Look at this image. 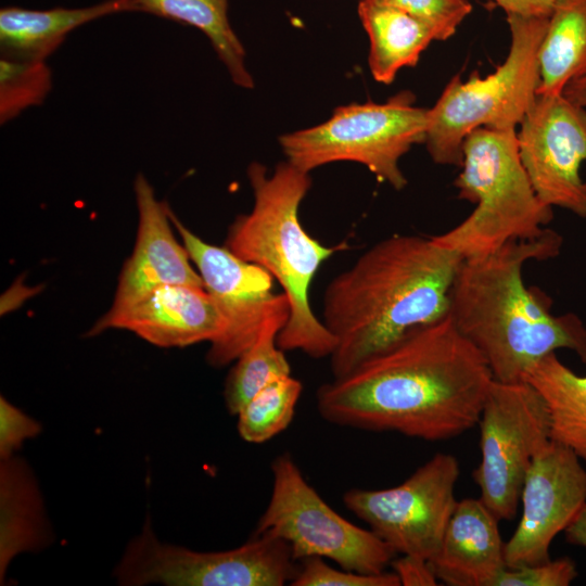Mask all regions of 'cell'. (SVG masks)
Returning <instances> with one entry per match:
<instances>
[{
  "mask_svg": "<svg viewBox=\"0 0 586 586\" xmlns=\"http://www.w3.org/2000/svg\"><path fill=\"white\" fill-rule=\"evenodd\" d=\"M493 381L485 358L448 313L319 386L317 410L341 426L443 441L477 425Z\"/></svg>",
  "mask_w": 586,
  "mask_h": 586,
  "instance_id": "6da1fadb",
  "label": "cell"
},
{
  "mask_svg": "<svg viewBox=\"0 0 586 586\" xmlns=\"http://www.w3.org/2000/svg\"><path fill=\"white\" fill-rule=\"evenodd\" d=\"M462 260L432 237L394 234L335 276L323 294L321 319L336 342L330 356L333 378L446 316Z\"/></svg>",
  "mask_w": 586,
  "mask_h": 586,
  "instance_id": "7a4b0ae2",
  "label": "cell"
},
{
  "mask_svg": "<svg viewBox=\"0 0 586 586\" xmlns=\"http://www.w3.org/2000/svg\"><path fill=\"white\" fill-rule=\"evenodd\" d=\"M562 244V237L547 228L537 238L512 240L461 262L449 314L481 352L496 381H523L533 365L561 348L574 352L586 364L582 319L573 313L553 315L550 297L523 279L526 263L555 258Z\"/></svg>",
  "mask_w": 586,
  "mask_h": 586,
  "instance_id": "3957f363",
  "label": "cell"
},
{
  "mask_svg": "<svg viewBox=\"0 0 586 586\" xmlns=\"http://www.w3.org/2000/svg\"><path fill=\"white\" fill-rule=\"evenodd\" d=\"M247 178L253 208L235 217L224 246L267 270L286 295L290 317L278 335L279 347L313 358L330 357L336 342L315 315L309 291L321 264L346 244L326 246L304 229L298 209L311 186L309 173L286 161L269 174L263 164L253 162Z\"/></svg>",
  "mask_w": 586,
  "mask_h": 586,
  "instance_id": "277c9868",
  "label": "cell"
},
{
  "mask_svg": "<svg viewBox=\"0 0 586 586\" xmlns=\"http://www.w3.org/2000/svg\"><path fill=\"white\" fill-rule=\"evenodd\" d=\"M460 167L454 181L458 198L475 207L457 226L433 235L435 243L469 258L546 231L552 207L539 200L530 181L515 129L472 130L462 143Z\"/></svg>",
  "mask_w": 586,
  "mask_h": 586,
  "instance_id": "5b68a950",
  "label": "cell"
},
{
  "mask_svg": "<svg viewBox=\"0 0 586 586\" xmlns=\"http://www.w3.org/2000/svg\"><path fill=\"white\" fill-rule=\"evenodd\" d=\"M549 17L508 14L510 48L491 75L450 79L428 113L424 144L432 161L459 166L464 138L479 127L515 129L533 105L540 81L539 50Z\"/></svg>",
  "mask_w": 586,
  "mask_h": 586,
  "instance_id": "8992f818",
  "label": "cell"
},
{
  "mask_svg": "<svg viewBox=\"0 0 586 586\" xmlns=\"http://www.w3.org/2000/svg\"><path fill=\"white\" fill-rule=\"evenodd\" d=\"M404 90L384 103H352L336 107L324 123L283 135L280 145L289 163L310 173L333 162L365 165L395 190L407 186L399 160L413 144L424 143L429 109L415 105Z\"/></svg>",
  "mask_w": 586,
  "mask_h": 586,
  "instance_id": "52a82bcc",
  "label": "cell"
},
{
  "mask_svg": "<svg viewBox=\"0 0 586 586\" xmlns=\"http://www.w3.org/2000/svg\"><path fill=\"white\" fill-rule=\"evenodd\" d=\"M270 469V498L254 533L281 538L296 561L320 557L358 573L386 571L397 553L373 531L333 510L306 481L289 453L277 456Z\"/></svg>",
  "mask_w": 586,
  "mask_h": 586,
  "instance_id": "ba28073f",
  "label": "cell"
},
{
  "mask_svg": "<svg viewBox=\"0 0 586 586\" xmlns=\"http://www.w3.org/2000/svg\"><path fill=\"white\" fill-rule=\"evenodd\" d=\"M297 561L290 546L268 533L224 551H194L160 542L146 521L115 570L120 585L282 586L291 584Z\"/></svg>",
  "mask_w": 586,
  "mask_h": 586,
  "instance_id": "9c48e42d",
  "label": "cell"
},
{
  "mask_svg": "<svg viewBox=\"0 0 586 586\" xmlns=\"http://www.w3.org/2000/svg\"><path fill=\"white\" fill-rule=\"evenodd\" d=\"M481 462L473 471L482 502L500 520L518 511L535 457L550 443L546 404L527 382L494 380L477 421Z\"/></svg>",
  "mask_w": 586,
  "mask_h": 586,
  "instance_id": "30bf717a",
  "label": "cell"
},
{
  "mask_svg": "<svg viewBox=\"0 0 586 586\" xmlns=\"http://www.w3.org/2000/svg\"><path fill=\"white\" fill-rule=\"evenodd\" d=\"M457 458L437 453L403 483L383 489L352 488L343 502L396 553L431 560L456 509Z\"/></svg>",
  "mask_w": 586,
  "mask_h": 586,
  "instance_id": "8fae6325",
  "label": "cell"
},
{
  "mask_svg": "<svg viewBox=\"0 0 586 586\" xmlns=\"http://www.w3.org/2000/svg\"><path fill=\"white\" fill-rule=\"evenodd\" d=\"M169 217L221 319L206 360L213 367H225L256 340L278 296L272 293L275 279L263 267L201 239L170 208Z\"/></svg>",
  "mask_w": 586,
  "mask_h": 586,
  "instance_id": "7c38bea8",
  "label": "cell"
},
{
  "mask_svg": "<svg viewBox=\"0 0 586 586\" xmlns=\"http://www.w3.org/2000/svg\"><path fill=\"white\" fill-rule=\"evenodd\" d=\"M519 126L520 157L539 200L586 218V107L563 93L537 94Z\"/></svg>",
  "mask_w": 586,
  "mask_h": 586,
  "instance_id": "4fadbf2b",
  "label": "cell"
},
{
  "mask_svg": "<svg viewBox=\"0 0 586 586\" xmlns=\"http://www.w3.org/2000/svg\"><path fill=\"white\" fill-rule=\"evenodd\" d=\"M520 500V522L505 543L508 569L549 560L553 538L565 531L586 505V470L579 457L550 441L528 469Z\"/></svg>",
  "mask_w": 586,
  "mask_h": 586,
  "instance_id": "5bb4252c",
  "label": "cell"
},
{
  "mask_svg": "<svg viewBox=\"0 0 586 586\" xmlns=\"http://www.w3.org/2000/svg\"><path fill=\"white\" fill-rule=\"evenodd\" d=\"M133 192L138 209L136 242L119 273L113 309L126 307L164 285L204 288L188 251L170 228L169 206L156 199L141 173L135 178Z\"/></svg>",
  "mask_w": 586,
  "mask_h": 586,
  "instance_id": "9a60e30c",
  "label": "cell"
},
{
  "mask_svg": "<svg viewBox=\"0 0 586 586\" xmlns=\"http://www.w3.org/2000/svg\"><path fill=\"white\" fill-rule=\"evenodd\" d=\"M127 330L160 347L211 343L220 332V316L204 288L171 284L154 289L137 302L110 308L89 330Z\"/></svg>",
  "mask_w": 586,
  "mask_h": 586,
  "instance_id": "2e32d148",
  "label": "cell"
},
{
  "mask_svg": "<svg viewBox=\"0 0 586 586\" xmlns=\"http://www.w3.org/2000/svg\"><path fill=\"white\" fill-rule=\"evenodd\" d=\"M498 521L480 498L458 501L429 560L437 579L449 586H496L507 569Z\"/></svg>",
  "mask_w": 586,
  "mask_h": 586,
  "instance_id": "e0dca14e",
  "label": "cell"
},
{
  "mask_svg": "<svg viewBox=\"0 0 586 586\" xmlns=\"http://www.w3.org/2000/svg\"><path fill=\"white\" fill-rule=\"evenodd\" d=\"M139 12L137 0H104L82 8L34 10L7 5L0 10L2 58L46 62L74 29L107 15Z\"/></svg>",
  "mask_w": 586,
  "mask_h": 586,
  "instance_id": "ac0fdd59",
  "label": "cell"
},
{
  "mask_svg": "<svg viewBox=\"0 0 586 586\" xmlns=\"http://www.w3.org/2000/svg\"><path fill=\"white\" fill-rule=\"evenodd\" d=\"M0 575L22 551L36 550L49 542L39 489L30 470L17 458L1 460L0 469Z\"/></svg>",
  "mask_w": 586,
  "mask_h": 586,
  "instance_id": "d6986e66",
  "label": "cell"
},
{
  "mask_svg": "<svg viewBox=\"0 0 586 586\" xmlns=\"http://www.w3.org/2000/svg\"><path fill=\"white\" fill-rule=\"evenodd\" d=\"M358 13L370 42L369 68L381 84H392L399 69L415 66L435 40L429 26L397 8L360 0Z\"/></svg>",
  "mask_w": 586,
  "mask_h": 586,
  "instance_id": "ffe728a7",
  "label": "cell"
},
{
  "mask_svg": "<svg viewBox=\"0 0 586 586\" xmlns=\"http://www.w3.org/2000/svg\"><path fill=\"white\" fill-rule=\"evenodd\" d=\"M523 381L546 404L551 441L569 447L586 462V375H577L552 353L533 365Z\"/></svg>",
  "mask_w": 586,
  "mask_h": 586,
  "instance_id": "44dd1931",
  "label": "cell"
},
{
  "mask_svg": "<svg viewBox=\"0 0 586 586\" xmlns=\"http://www.w3.org/2000/svg\"><path fill=\"white\" fill-rule=\"evenodd\" d=\"M537 94H558L586 76V0H555L539 50Z\"/></svg>",
  "mask_w": 586,
  "mask_h": 586,
  "instance_id": "7402d4cb",
  "label": "cell"
},
{
  "mask_svg": "<svg viewBox=\"0 0 586 586\" xmlns=\"http://www.w3.org/2000/svg\"><path fill=\"white\" fill-rule=\"evenodd\" d=\"M290 317L286 295L278 294L254 343L234 361L224 390L225 403L231 415H238L247 400L272 378L291 373L278 335Z\"/></svg>",
  "mask_w": 586,
  "mask_h": 586,
  "instance_id": "603a6c76",
  "label": "cell"
},
{
  "mask_svg": "<svg viewBox=\"0 0 586 586\" xmlns=\"http://www.w3.org/2000/svg\"><path fill=\"white\" fill-rule=\"evenodd\" d=\"M139 12L152 14L201 30L211 41L232 81L252 89L254 80L245 66V50L228 18V0H137Z\"/></svg>",
  "mask_w": 586,
  "mask_h": 586,
  "instance_id": "cb8c5ba5",
  "label": "cell"
},
{
  "mask_svg": "<svg viewBox=\"0 0 586 586\" xmlns=\"http://www.w3.org/2000/svg\"><path fill=\"white\" fill-rule=\"evenodd\" d=\"M303 384L292 374L272 378L238 412V432L247 443L263 444L293 420Z\"/></svg>",
  "mask_w": 586,
  "mask_h": 586,
  "instance_id": "d4e9b609",
  "label": "cell"
},
{
  "mask_svg": "<svg viewBox=\"0 0 586 586\" xmlns=\"http://www.w3.org/2000/svg\"><path fill=\"white\" fill-rule=\"evenodd\" d=\"M52 86L46 62L0 61V120L4 124L41 104Z\"/></svg>",
  "mask_w": 586,
  "mask_h": 586,
  "instance_id": "484cf974",
  "label": "cell"
},
{
  "mask_svg": "<svg viewBox=\"0 0 586 586\" xmlns=\"http://www.w3.org/2000/svg\"><path fill=\"white\" fill-rule=\"evenodd\" d=\"M397 8L430 27L435 40L444 41L455 35L471 13L468 0H366Z\"/></svg>",
  "mask_w": 586,
  "mask_h": 586,
  "instance_id": "4316f807",
  "label": "cell"
},
{
  "mask_svg": "<svg viewBox=\"0 0 586 586\" xmlns=\"http://www.w3.org/2000/svg\"><path fill=\"white\" fill-rule=\"evenodd\" d=\"M293 586H400L397 575L391 572L364 574L345 569H335L320 557L300 561L291 582Z\"/></svg>",
  "mask_w": 586,
  "mask_h": 586,
  "instance_id": "83f0119b",
  "label": "cell"
},
{
  "mask_svg": "<svg viewBox=\"0 0 586 586\" xmlns=\"http://www.w3.org/2000/svg\"><path fill=\"white\" fill-rule=\"evenodd\" d=\"M578 572L573 560L560 558L542 563L506 569L496 586H568Z\"/></svg>",
  "mask_w": 586,
  "mask_h": 586,
  "instance_id": "f1b7e54d",
  "label": "cell"
},
{
  "mask_svg": "<svg viewBox=\"0 0 586 586\" xmlns=\"http://www.w3.org/2000/svg\"><path fill=\"white\" fill-rule=\"evenodd\" d=\"M41 431L38 421L25 415L7 398H0V456L1 460L13 456L25 440Z\"/></svg>",
  "mask_w": 586,
  "mask_h": 586,
  "instance_id": "f546056e",
  "label": "cell"
},
{
  "mask_svg": "<svg viewBox=\"0 0 586 586\" xmlns=\"http://www.w3.org/2000/svg\"><path fill=\"white\" fill-rule=\"evenodd\" d=\"M393 572L404 586H435L438 583L429 560L403 555L391 563Z\"/></svg>",
  "mask_w": 586,
  "mask_h": 586,
  "instance_id": "4dcf8cb0",
  "label": "cell"
},
{
  "mask_svg": "<svg viewBox=\"0 0 586 586\" xmlns=\"http://www.w3.org/2000/svg\"><path fill=\"white\" fill-rule=\"evenodd\" d=\"M506 14L549 17L555 0H495Z\"/></svg>",
  "mask_w": 586,
  "mask_h": 586,
  "instance_id": "1f68e13d",
  "label": "cell"
},
{
  "mask_svg": "<svg viewBox=\"0 0 586 586\" xmlns=\"http://www.w3.org/2000/svg\"><path fill=\"white\" fill-rule=\"evenodd\" d=\"M564 535L570 544L586 548V505L565 528Z\"/></svg>",
  "mask_w": 586,
  "mask_h": 586,
  "instance_id": "d6a6232c",
  "label": "cell"
},
{
  "mask_svg": "<svg viewBox=\"0 0 586 586\" xmlns=\"http://www.w3.org/2000/svg\"><path fill=\"white\" fill-rule=\"evenodd\" d=\"M562 93L572 102L586 107V76L568 84Z\"/></svg>",
  "mask_w": 586,
  "mask_h": 586,
  "instance_id": "836d02e7",
  "label": "cell"
}]
</instances>
